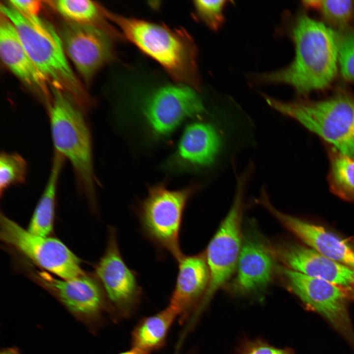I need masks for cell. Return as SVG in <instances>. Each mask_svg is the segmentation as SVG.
<instances>
[{"instance_id":"cell-23","label":"cell","mask_w":354,"mask_h":354,"mask_svg":"<svg viewBox=\"0 0 354 354\" xmlns=\"http://www.w3.org/2000/svg\"><path fill=\"white\" fill-rule=\"evenodd\" d=\"M28 163L17 152L2 151L0 155V193L1 197L10 186L24 183L28 175Z\"/></svg>"},{"instance_id":"cell-11","label":"cell","mask_w":354,"mask_h":354,"mask_svg":"<svg viewBox=\"0 0 354 354\" xmlns=\"http://www.w3.org/2000/svg\"><path fill=\"white\" fill-rule=\"evenodd\" d=\"M288 288L304 303L325 317L343 332L351 335L343 288L289 268L280 269Z\"/></svg>"},{"instance_id":"cell-32","label":"cell","mask_w":354,"mask_h":354,"mask_svg":"<svg viewBox=\"0 0 354 354\" xmlns=\"http://www.w3.org/2000/svg\"><path fill=\"white\" fill-rule=\"evenodd\" d=\"M348 297H351L354 299V287H343Z\"/></svg>"},{"instance_id":"cell-24","label":"cell","mask_w":354,"mask_h":354,"mask_svg":"<svg viewBox=\"0 0 354 354\" xmlns=\"http://www.w3.org/2000/svg\"><path fill=\"white\" fill-rule=\"evenodd\" d=\"M302 2L306 7L319 11L327 22L339 28L348 24L354 13V3L351 0H306Z\"/></svg>"},{"instance_id":"cell-7","label":"cell","mask_w":354,"mask_h":354,"mask_svg":"<svg viewBox=\"0 0 354 354\" xmlns=\"http://www.w3.org/2000/svg\"><path fill=\"white\" fill-rule=\"evenodd\" d=\"M253 168L237 177L235 198L231 207L204 253L210 279L206 293L196 312L198 316L214 293L227 283L236 267L241 249V221L245 187Z\"/></svg>"},{"instance_id":"cell-15","label":"cell","mask_w":354,"mask_h":354,"mask_svg":"<svg viewBox=\"0 0 354 354\" xmlns=\"http://www.w3.org/2000/svg\"><path fill=\"white\" fill-rule=\"evenodd\" d=\"M271 248L275 258L290 269L340 287H354V269L334 261L309 246L283 243Z\"/></svg>"},{"instance_id":"cell-28","label":"cell","mask_w":354,"mask_h":354,"mask_svg":"<svg viewBox=\"0 0 354 354\" xmlns=\"http://www.w3.org/2000/svg\"><path fill=\"white\" fill-rule=\"evenodd\" d=\"M237 354H293L288 349H280L270 345L260 339H245L240 344Z\"/></svg>"},{"instance_id":"cell-22","label":"cell","mask_w":354,"mask_h":354,"mask_svg":"<svg viewBox=\"0 0 354 354\" xmlns=\"http://www.w3.org/2000/svg\"><path fill=\"white\" fill-rule=\"evenodd\" d=\"M330 159L328 180L331 191L344 200H354V159L332 150Z\"/></svg>"},{"instance_id":"cell-10","label":"cell","mask_w":354,"mask_h":354,"mask_svg":"<svg viewBox=\"0 0 354 354\" xmlns=\"http://www.w3.org/2000/svg\"><path fill=\"white\" fill-rule=\"evenodd\" d=\"M32 276L75 318L90 329L95 327L107 305V296L98 279L85 273L72 279H59L37 271Z\"/></svg>"},{"instance_id":"cell-25","label":"cell","mask_w":354,"mask_h":354,"mask_svg":"<svg viewBox=\"0 0 354 354\" xmlns=\"http://www.w3.org/2000/svg\"><path fill=\"white\" fill-rule=\"evenodd\" d=\"M58 11L70 22L91 24L99 17L98 6L88 0H59L54 1Z\"/></svg>"},{"instance_id":"cell-12","label":"cell","mask_w":354,"mask_h":354,"mask_svg":"<svg viewBox=\"0 0 354 354\" xmlns=\"http://www.w3.org/2000/svg\"><path fill=\"white\" fill-rule=\"evenodd\" d=\"M60 38L65 52L86 80H89L112 57L109 35L92 24L67 23Z\"/></svg>"},{"instance_id":"cell-4","label":"cell","mask_w":354,"mask_h":354,"mask_svg":"<svg viewBox=\"0 0 354 354\" xmlns=\"http://www.w3.org/2000/svg\"><path fill=\"white\" fill-rule=\"evenodd\" d=\"M63 91L52 88L48 107L54 151L70 163L79 189L94 201V172L90 130L80 107Z\"/></svg>"},{"instance_id":"cell-17","label":"cell","mask_w":354,"mask_h":354,"mask_svg":"<svg viewBox=\"0 0 354 354\" xmlns=\"http://www.w3.org/2000/svg\"><path fill=\"white\" fill-rule=\"evenodd\" d=\"M264 207L308 246L334 261L354 269V247L346 240L323 227L280 212L269 201L265 202Z\"/></svg>"},{"instance_id":"cell-29","label":"cell","mask_w":354,"mask_h":354,"mask_svg":"<svg viewBox=\"0 0 354 354\" xmlns=\"http://www.w3.org/2000/svg\"><path fill=\"white\" fill-rule=\"evenodd\" d=\"M9 4L21 13L31 16H38L41 1L36 0H11Z\"/></svg>"},{"instance_id":"cell-5","label":"cell","mask_w":354,"mask_h":354,"mask_svg":"<svg viewBox=\"0 0 354 354\" xmlns=\"http://www.w3.org/2000/svg\"><path fill=\"white\" fill-rule=\"evenodd\" d=\"M269 106L294 119L354 159V98L340 94L318 101H283L264 95Z\"/></svg>"},{"instance_id":"cell-2","label":"cell","mask_w":354,"mask_h":354,"mask_svg":"<svg viewBox=\"0 0 354 354\" xmlns=\"http://www.w3.org/2000/svg\"><path fill=\"white\" fill-rule=\"evenodd\" d=\"M102 10L126 38L160 63L178 84L200 90L197 47L187 31Z\"/></svg>"},{"instance_id":"cell-30","label":"cell","mask_w":354,"mask_h":354,"mask_svg":"<svg viewBox=\"0 0 354 354\" xmlns=\"http://www.w3.org/2000/svg\"><path fill=\"white\" fill-rule=\"evenodd\" d=\"M0 354H21V353L17 348L11 347L2 350Z\"/></svg>"},{"instance_id":"cell-19","label":"cell","mask_w":354,"mask_h":354,"mask_svg":"<svg viewBox=\"0 0 354 354\" xmlns=\"http://www.w3.org/2000/svg\"><path fill=\"white\" fill-rule=\"evenodd\" d=\"M178 272L168 306L183 315L203 298L210 279L205 254L182 255L177 261Z\"/></svg>"},{"instance_id":"cell-9","label":"cell","mask_w":354,"mask_h":354,"mask_svg":"<svg viewBox=\"0 0 354 354\" xmlns=\"http://www.w3.org/2000/svg\"><path fill=\"white\" fill-rule=\"evenodd\" d=\"M0 237L45 270L61 279L84 274L78 258L61 241L33 234L1 213Z\"/></svg>"},{"instance_id":"cell-3","label":"cell","mask_w":354,"mask_h":354,"mask_svg":"<svg viewBox=\"0 0 354 354\" xmlns=\"http://www.w3.org/2000/svg\"><path fill=\"white\" fill-rule=\"evenodd\" d=\"M1 13L15 27L30 59L53 88L70 95L78 106L88 99L71 68L61 39L52 25L38 16L24 14L10 4H0Z\"/></svg>"},{"instance_id":"cell-21","label":"cell","mask_w":354,"mask_h":354,"mask_svg":"<svg viewBox=\"0 0 354 354\" xmlns=\"http://www.w3.org/2000/svg\"><path fill=\"white\" fill-rule=\"evenodd\" d=\"M178 313L170 306L143 320L132 333L134 347L147 352L160 348L164 343L172 324Z\"/></svg>"},{"instance_id":"cell-27","label":"cell","mask_w":354,"mask_h":354,"mask_svg":"<svg viewBox=\"0 0 354 354\" xmlns=\"http://www.w3.org/2000/svg\"><path fill=\"white\" fill-rule=\"evenodd\" d=\"M226 0H195L194 5L199 17L210 28L217 30L224 22L223 11Z\"/></svg>"},{"instance_id":"cell-1","label":"cell","mask_w":354,"mask_h":354,"mask_svg":"<svg viewBox=\"0 0 354 354\" xmlns=\"http://www.w3.org/2000/svg\"><path fill=\"white\" fill-rule=\"evenodd\" d=\"M295 58L287 67L264 73L260 82L284 84L300 95L327 88L338 67L337 33L322 22L301 14L292 26Z\"/></svg>"},{"instance_id":"cell-6","label":"cell","mask_w":354,"mask_h":354,"mask_svg":"<svg viewBox=\"0 0 354 354\" xmlns=\"http://www.w3.org/2000/svg\"><path fill=\"white\" fill-rule=\"evenodd\" d=\"M198 188L197 184L177 190L169 189L162 183L150 186L136 208L143 235L159 251L177 261L183 255L179 236L183 213Z\"/></svg>"},{"instance_id":"cell-16","label":"cell","mask_w":354,"mask_h":354,"mask_svg":"<svg viewBox=\"0 0 354 354\" xmlns=\"http://www.w3.org/2000/svg\"><path fill=\"white\" fill-rule=\"evenodd\" d=\"M222 145L221 136L213 124L193 122L185 127L169 165L181 171L208 166L215 160Z\"/></svg>"},{"instance_id":"cell-31","label":"cell","mask_w":354,"mask_h":354,"mask_svg":"<svg viewBox=\"0 0 354 354\" xmlns=\"http://www.w3.org/2000/svg\"><path fill=\"white\" fill-rule=\"evenodd\" d=\"M119 354H148V352L138 348L134 347L132 350Z\"/></svg>"},{"instance_id":"cell-13","label":"cell","mask_w":354,"mask_h":354,"mask_svg":"<svg viewBox=\"0 0 354 354\" xmlns=\"http://www.w3.org/2000/svg\"><path fill=\"white\" fill-rule=\"evenodd\" d=\"M109 230L106 248L95 272L110 301L118 309L127 311L139 300L141 289L137 273L127 266L121 254L116 229Z\"/></svg>"},{"instance_id":"cell-20","label":"cell","mask_w":354,"mask_h":354,"mask_svg":"<svg viewBox=\"0 0 354 354\" xmlns=\"http://www.w3.org/2000/svg\"><path fill=\"white\" fill-rule=\"evenodd\" d=\"M65 160L60 154L54 151L46 185L35 207L28 229L33 234L49 236L52 232L58 184Z\"/></svg>"},{"instance_id":"cell-8","label":"cell","mask_w":354,"mask_h":354,"mask_svg":"<svg viewBox=\"0 0 354 354\" xmlns=\"http://www.w3.org/2000/svg\"><path fill=\"white\" fill-rule=\"evenodd\" d=\"M140 109L147 131L157 140L168 138L185 120L198 117L205 110L196 90L181 84L156 89L144 99Z\"/></svg>"},{"instance_id":"cell-18","label":"cell","mask_w":354,"mask_h":354,"mask_svg":"<svg viewBox=\"0 0 354 354\" xmlns=\"http://www.w3.org/2000/svg\"><path fill=\"white\" fill-rule=\"evenodd\" d=\"M0 55L8 69L43 97L48 105L52 94L47 80L30 59L13 24L2 13L0 20Z\"/></svg>"},{"instance_id":"cell-26","label":"cell","mask_w":354,"mask_h":354,"mask_svg":"<svg viewBox=\"0 0 354 354\" xmlns=\"http://www.w3.org/2000/svg\"><path fill=\"white\" fill-rule=\"evenodd\" d=\"M337 38L338 66L341 74L354 83V31L337 33Z\"/></svg>"},{"instance_id":"cell-14","label":"cell","mask_w":354,"mask_h":354,"mask_svg":"<svg viewBox=\"0 0 354 354\" xmlns=\"http://www.w3.org/2000/svg\"><path fill=\"white\" fill-rule=\"evenodd\" d=\"M274 255L271 247L260 237L246 236L236 266V273L230 288L240 295L256 294L266 289L274 270Z\"/></svg>"}]
</instances>
